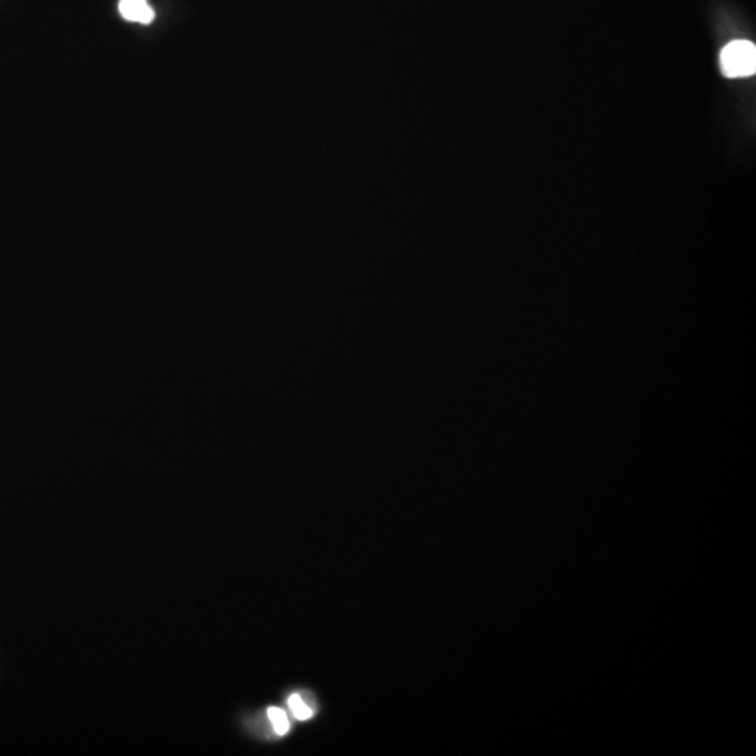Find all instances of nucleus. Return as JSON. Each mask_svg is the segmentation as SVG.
Listing matches in <instances>:
<instances>
[{
	"instance_id": "1",
	"label": "nucleus",
	"mask_w": 756,
	"mask_h": 756,
	"mask_svg": "<svg viewBox=\"0 0 756 756\" xmlns=\"http://www.w3.org/2000/svg\"><path fill=\"white\" fill-rule=\"evenodd\" d=\"M724 75L730 79L748 78L756 71V48L751 41H733L724 46L720 55Z\"/></svg>"
},
{
	"instance_id": "2",
	"label": "nucleus",
	"mask_w": 756,
	"mask_h": 756,
	"mask_svg": "<svg viewBox=\"0 0 756 756\" xmlns=\"http://www.w3.org/2000/svg\"><path fill=\"white\" fill-rule=\"evenodd\" d=\"M120 13L133 23L150 24L155 20V10L147 0H120Z\"/></svg>"
},
{
	"instance_id": "3",
	"label": "nucleus",
	"mask_w": 756,
	"mask_h": 756,
	"mask_svg": "<svg viewBox=\"0 0 756 756\" xmlns=\"http://www.w3.org/2000/svg\"><path fill=\"white\" fill-rule=\"evenodd\" d=\"M289 708L293 711L294 718H298V720H307L313 716V710L308 708L307 703L298 693H294L289 698Z\"/></svg>"
},
{
	"instance_id": "4",
	"label": "nucleus",
	"mask_w": 756,
	"mask_h": 756,
	"mask_svg": "<svg viewBox=\"0 0 756 756\" xmlns=\"http://www.w3.org/2000/svg\"><path fill=\"white\" fill-rule=\"evenodd\" d=\"M268 716L269 720L273 724L276 733L279 735H285L289 728H290V724H289L288 716H286L285 711L279 708H271L268 710Z\"/></svg>"
}]
</instances>
